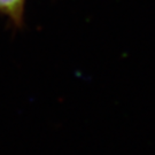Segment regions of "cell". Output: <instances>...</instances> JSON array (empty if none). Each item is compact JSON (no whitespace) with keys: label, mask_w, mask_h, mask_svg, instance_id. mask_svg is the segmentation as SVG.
I'll use <instances>...</instances> for the list:
<instances>
[{"label":"cell","mask_w":155,"mask_h":155,"mask_svg":"<svg viewBox=\"0 0 155 155\" xmlns=\"http://www.w3.org/2000/svg\"><path fill=\"white\" fill-rule=\"evenodd\" d=\"M27 0H0V14L6 16L14 25L21 27L24 18Z\"/></svg>","instance_id":"obj_1"}]
</instances>
